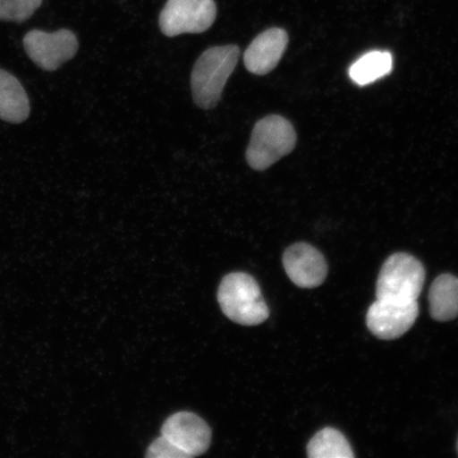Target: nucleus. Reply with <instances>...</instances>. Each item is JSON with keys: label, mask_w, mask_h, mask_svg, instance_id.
Returning a JSON list of instances; mask_svg holds the SVG:
<instances>
[{"label": "nucleus", "mask_w": 458, "mask_h": 458, "mask_svg": "<svg viewBox=\"0 0 458 458\" xmlns=\"http://www.w3.org/2000/svg\"><path fill=\"white\" fill-rule=\"evenodd\" d=\"M26 54L34 64L46 72H55L76 55L79 42L72 31L61 29L55 32L29 31L24 37Z\"/></svg>", "instance_id": "obj_6"}, {"label": "nucleus", "mask_w": 458, "mask_h": 458, "mask_svg": "<svg viewBox=\"0 0 458 458\" xmlns=\"http://www.w3.org/2000/svg\"><path fill=\"white\" fill-rule=\"evenodd\" d=\"M425 280V267L414 256L394 254L381 267L377 280V299L417 301Z\"/></svg>", "instance_id": "obj_4"}, {"label": "nucleus", "mask_w": 458, "mask_h": 458, "mask_svg": "<svg viewBox=\"0 0 458 458\" xmlns=\"http://www.w3.org/2000/svg\"><path fill=\"white\" fill-rule=\"evenodd\" d=\"M43 0H0V21H25L41 7Z\"/></svg>", "instance_id": "obj_15"}, {"label": "nucleus", "mask_w": 458, "mask_h": 458, "mask_svg": "<svg viewBox=\"0 0 458 458\" xmlns=\"http://www.w3.org/2000/svg\"><path fill=\"white\" fill-rule=\"evenodd\" d=\"M289 44V36L282 28L267 29L258 36L245 50L246 70L265 76L276 68Z\"/></svg>", "instance_id": "obj_10"}, {"label": "nucleus", "mask_w": 458, "mask_h": 458, "mask_svg": "<svg viewBox=\"0 0 458 458\" xmlns=\"http://www.w3.org/2000/svg\"><path fill=\"white\" fill-rule=\"evenodd\" d=\"M216 17L215 0H168L159 15V28L165 37L203 33Z\"/></svg>", "instance_id": "obj_5"}, {"label": "nucleus", "mask_w": 458, "mask_h": 458, "mask_svg": "<svg viewBox=\"0 0 458 458\" xmlns=\"http://www.w3.org/2000/svg\"><path fill=\"white\" fill-rule=\"evenodd\" d=\"M146 456L148 458H191L164 437L154 440L148 446Z\"/></svg>", "instance_id": "obj_16"}, {"label": "nucleus", "mask_w": 458, "mask_h": 458, "mask_svg": "<svg viewBox=\"0 0 458 458\" xmlns=\"http://www.w3.org/2000/svg\"><path fill=\"white\" fill-rule=\"evenodd\" d=\"M283 261L286 275L300 288H317L327 277L325 257L310 244L301 242L290 246L284 251Z\"/></svg>", "instance_id": "obj_9"}, {"label": "nucleus", "mask_w": 458, "mask_h": 458, "mask_svg": "<svg viewBox=\"0 0 458 458\" xmlns=\"http://www.w3.org/2000/svg\"><path fill=\"white\" fill-rule=\"evenodd\" d=\"M429 313L438 322H449L458 317V277L440 275L428 292Z\"/></svg>", "instance_id": "obj_12"}, {"label": "nucleus", "mask_w": 458, "mask_h": 458, "mask_svg": "<svg viewBox=\"0 0 458 458\" xmlns=\"http://www.w3.org/2000/svg\"><path fill=\"white\" fill-rule=\"evenodd\" d=\"M296 140V131L289 120L270 114L255 124L246 150V162L251 169L267 170L293 151Z\"/></svg>", "instance_id": "obj_3"}, {"label": "nucleus", "mask_w": 458, "mask_h": 458, "mask_svg": "<svg viewBox=\"0 0 458 458\" xmlns=\"http://www.w3.org/2000/svg\"><path fill=\"white\" fill-rule=\"evenodd\" d=\"M420 313L417 301L377 299L366 315L371 334L381 340H394L408 332Z\"/></svg>", "instance_id": "obj_7"}, {"label": "nucleus", "mask_w": 458, "mask_h": 458, "mask_svg": "<svg viewBox=\"0 0 458 458\" xmlns=\"http://www.w3.org/2000/svg\"><path fill=\"white\" fill-rule=\"evenodd\" d=\"M310 458H353L351 444L336 428H325L314 435L307 446Z\"/></svg>", "instance_id": "obj_14"}, {"label": "nucleus", "mask_w": 458, "mask_h": 458, "mask_svg": "<svg viewBox=\"0 0 458 458\" xmlns=\"http://www.w3.org/2000/svg\"><path fill=\"white\" fill-rule=\"evenodd\" d=\"M162 437L169 439L191 458L204 454L211 443L208 423L189 411L170 416L162 428Z\"/></svg>", "instance_id": "obj_8"}, {"label": "nucleus", "mask_w": 458, "mask_h": 458, "mask_svg": "<svg viewBox=\"0 0 458 458\" xmlns=\"http://www.w3.org/2000/svg\"><path fill=\"white\" fill-rule=\"evenodd\" d=\"M217 301L223 313L240 325H260L270 315L259 284L249 274L232 273L223 278Z\"/></svg>", "instance_id": "obj_2"}, {"label": "nucleus", "mask_w": 458, "mask_h": 458, "mask_svg": "<svg viewBox=\"0 0 458 458\" xmlns=\"http://www.w3.org/2000/svg\"><path fill=\"white\" fill-rule=\"evenodd\" d=\"M239 56L236 45L216 46L200 55L191 73L192 97L199 107L210 110L219 103Z\"/></svg>", "instance_id": "obj_1"}, {"label": "nucleus", "mask_w": 458, "mask_h": 458, "mask_svg": "<svg viewBox=\"0 0 458 458\" xmlns=\"http://www.w3.org/2000/svg\"><path fill=\"white\" fill-rule=\"evenodd\" d=\"M457 452H458V442H457Z\"/></svg>", "instance_id": "obj_17"}, {"label": "nucleus", "mask_w": 458, "mask_h": 458, "mask_svg": "<svg viewBox=\"0 0 458 458\" xmlns=\"http://www.w3.org/2000/svg\"><path fill=\"white\" fill-rule=\"evenodd\" d=\"M30 114V103L24 88L13 74L0 70V119L21 123Z\"/></svg>", "instance_id": "obj_11"}, {"label": "nucleus", "mask_w": 458, "mask_h": 458, "mask_svg": "<svg viewBox=\"0 0 458 458\" xmlns=\"http://www.w3.org/2000/svg\"><path fill=\"white\" fill-rule=\"evenodd\" d=\"M393 55L388 51H370L349 68V77L360 86L369 85L392 72Z\"/></svg>", "instance_id": "obj_13"}]
</instances>
